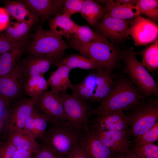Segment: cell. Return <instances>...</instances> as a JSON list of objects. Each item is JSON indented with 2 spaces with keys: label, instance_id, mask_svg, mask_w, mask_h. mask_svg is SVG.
Instances as JSON below:
<instances>
[{
  "label": "cell",
  "instance_id": "obj_1",
  "mask_svg": "<svg viewBox=\"0 0 158 158\" xmlns=\"http://www.w3.org/2000/svg\"><path fill=\"white\" fill-rule=\"evenodd\" d=\"M147 98L127 76H122L114 82L109 94L98 107L91 111L90 115L97 116L118 110L129 112L143 103Z\"/></svg>",
  "mask_w": 158,
  "mask_h": 158
},
{
  "label": "cell",
  "instance_id": "obj_2",
  "mask_svg": "<svg viewBox=\"0 0 158 158\" xmlns=\"http://www.w3.org/2000/svg\"><path fill=\"white\" fill-rule=\"evenodd\" d=\"M82 131L68 121L52 124L40 139L41 144L54 152L61 158H66L81 141Z\"/></svg>",
  "mask_w": 158,
  "mask_h": 158
},
{
  "label": "cell",
  "instance_id": "obj_3",
  "mask_svg": "<svg viewBox=\"0 0 158 158\" xmlns=\"http://www.w3.org/2000/svg\"><path fill=\"white\" fill-rule=\"evenodd\" d=\"M70 46L80 54L111 71L120 60L121 51L105 37L98 39L86 45L69 40Z\"/></svg>",
  "mask_w": 158,
  "mask_h": 158
},
{
  "label": "cell",
  "instance_id": "obj_4",
  "mask_svg": "<svg viewBox=\"0 0 158 158\" xmlns=\"http://www.w3.org/2000/svg\"><path fill=\"white\" fill-rule=\"evenodd\" d=\"M136 54L131 49L121 51L120 59L125 65L124 73L146 97H158L157 81L138 60Z\"/></svg>",
  "mask_w": 158,
  "mask_h": 158
},
{
  "label": "cell",
  "instance_id": "obj_5",
  "mask_svg": "<svg viewBox=\"0 0 158 158\" xmlns=\"http://www.w3.org/2000/svg\"><path fill=\"white\" fill-rule=\"evenodd\" d=\"M158 97H148L142 104L126 115L130 136L135 139L158 122Z\"/></svg>",
  "mask_w": 158,
  "mask_h": 158
},
{
  "label": "cell",
  "instance_id": "obj_6",
  "mask_svg": "<svg viewBox=\"0 0 158 158\" xmlns=\"http://www.w3.org/2000/svg\"><path fill=\"white\" fill-rule=\"evenodd\" d=\"M70 47L61 36L40 26L36 30L27 50L29 55L51 56L58 62L63 58L66 50Z\"/></svg>",
  "mask_w": 158,
  "mask_h": 158
},
{
  "label": "cell",
  "instance_id": "obj_7",
  "mask_svg": "<svg viewBox=\"0 0 158 158\" xmlns=\"http://www.w3.org/2000/svg\"><path fill=\"white\" fill-rule=\"evenodd\" d=\"M58 62L54 57L48 56L29 55L16 65L13 70L18 75L23 84L29 78L44 76L52 65Z\"/></svg>",
  "mask_w": 158,
  "mask_h": 158
},
{
  "label": "cell",
  "instance_id": "obj_8",
  "mask_svg": "<svg viewBox=\"0 0 158 158\" xmlns=\"http://www.w3.org/2000/svg\"><path fill=\"white\" fill-rule=\"evenodd\" d=\"M34 108L52 124L67 121L61 92L46 90L37 99Z\"/></svg>",
  "mask_w": 158,
  "mask_h": 158
},
{
  "label": "cell",
  "instance_id": "obj_9",
  "mask_svg": "<svg viewBox=\"0 0 158 158\" xmlns=\"http://www.w3.org/2000/svg\"><path fill=\"white\" fill-rule=\"evenodd\" d=\"M60 92L67 121L81 130L89 126L91 111L86 103L66 91Z\"/></svg>",
  "mask_w": 158,
  "mask_h": 158
},
{
  "label": "cell",
  "instance_id": "obj_10",
  "mask_svg": "<svg viewBox=\"0 0 158 158\" xmlns=\"http://www.w3.org/2000/svg\"><path fill=\"white\" fill-rule=\"evenodd\" d=\"M136 47L145 46L158 39V26L149 19L138 15L133 19L127 32Z\"/></svg>",
  "mask_w": 158,
  "mask_h": 158
},
{
  "label": "cell",
  "instance_id": "obj_11",
  "mask_svg": "<svg viewBox=\"0 0 158 158\" xmlns=\"http://www.w3.org/2000/svg\"><path fill=\"white\" fill-rule=\"evenodd\" d=\"M133 18L121 20L106 14L95 26L97 32L114 44L130 39L127 32Z\"/></svg>",
  "mask_w": 158,
  "mask_h": 158
},
{
  "label": "cell",
  "instance_id": "obj_12",
  "mask_svg": "<svg viewBox=\"0 0 158 158\" xmlns=\"http://www.w3.org/2000/svg\"><path fill=\"white\" fill-rule=\"evenodd\" d=\"M37 98H24L11 107L8 112L6 126L8 134L23 130L34 110Z\"/></svg>",
  "mask_w": 158,
  "mask_h": 158
},
{
  "label": "cell",
  "instance_id": "obj_13",
  "mask_svg": "<svg viewBox=\"0 0 158 158\" xmlns=\"http://www.w3.org/2000/svg\"><path fill=\"white\" fill-rule=\"evenodd\" d=\"M89 126L95 131H121L130 136L126 114L121 110L112 111L97 115L90 121Z\"/></svg>",
  "mask_w": 158,
  "mask_h": 158
},
{
  "label": "cell",
  "instance_id": "obj_14",
  "mask_svg": "<svg viewBox=\"0 0 158 158\" xmlns=\"http://www.w3.org/2000/svg\"><path fill=\"white\" fill-rule=\"evenodd\" d=\"M82 131L81 143L87 158H119L121 156L113 154L89 126Z\"/></svg>",
  "mask_w": 158,
  "mask_h": 158
},
{
  "label": "cell",
  "instance_id": "obj_15",
  "mask_svg": "<svg viewBox=\"0 0 158 158\" xmlns=\"http://www.w3.org/2000/svg\"><path fill=\"white\" fill-rule=\"evenodd\" d=\"M92 130L115 155L119 156L127 154L133 147V141L129 139V136L125 132L118 131L97 132Z\"/></svg>",
  "mask_w": 158,
  "mask_h": 158
},
{
  "label": "cell",
  "instance_id": "obj_16",
  "mask_svg": "<svg viewBox=\"0 0 158 158\" xmlns=\"http://www.w3.org/2000/svg\"><path fill=\"white\" fill-rule=\"evenodd\" d=\"M104 2L107 14L111 17L124 20L133 19L140 15L136 6L137 0H100Z\"/></svg>",
  "mask_w": 158,
  "mask_h": 158
},
{
  "label": "cell",
  "instance_id": "obj_17",
  "mask_svg": "<svg viewBox=\"0 0 158 158\" xmlns=\"http://www.w3.org/2000/svg\"><path fill=\"white\" fill-rule=\"evenodd\" d=\"M43 22L50 20L56 14L61 13L65 0H23Z\"/></svg>",
  "mask_w": 158,
  "mask_h": 158
},
{
  "label": "cell",
  "instance_id": "obj_18",
  "mask_svg": "<svg viewBox=\"0 0 158 158\" xmlns=\"http://www.w3.org/2000/svg\"><path fill=\"white\" fill-rule=\"evenodd\" d=\"M5 8L12 18L26 23L32 26L40 20L23 0L6 1Z\"/></svg>",
  "mask_w": 158,
  "mask_h": 158
},
{
  "label": "cell",
  "instance_id": "obj_19",
  "mask_svg": "<svg viewBox=\"0 0 158 158\" xmlns=\"http://www.w3.org/2000/svg\"><path fill=\"white\" fill-rule=\"evenodd\" d=\"M23 84L13 70L0 78V96L13 102L23 92Z\"/></svg>",
  "mask_w": 158,
  "mask_h": 158
},
{
  "label": "cell",
  "instance_id": "obj_20",
  "mask_svg": "<svg viewBox=\"0 0 158 158\" xmlns=\"http://www.w3.org/2000/svg\"><path fill=\"white\" fill-rule=\"evenodd\" d=\"M96 72V87L93 95L89 101L99 103L109 94L113 86L111 72L105 68L97 69Z\"/></svg>",
  "mask_w": 158,
  "mask_h": 158
},
{
  "label": "cell",
  "instance_id": "obj_21",
  "mask_svg": "<svg viewBox=\"0 0 158 158\" xmlns=\"http://www.w3.org/2000/svg\"><path fill=\"white\" fill-rule=\"evenodd\" d=\"M56 66V69L51 72L47 80L48 86L53 92L66 91L68 88L71 89L73 85L69 78L71 70L63 64H57Z\"/></svg>",
  "mask_w": 158,
  "mask_h": 158
},
{
  "label": "cell",
  "instance_id": "obj_22",
  "mask_svg": "<svg viewBox=\"0 0 158 158\" xmlns=\"http://www.w3.org/2000/svg\"><path fill=\"white\" fill-rule=\"evenodd\" d=\"M78 25L70 17L60 13L56 14L49 22L50 31L65 37L69 40L71 35L76 31Z\"/></svg>",
  "mask_w": 158,
  "mask_h": 158
},
{
  "label": "cell",
  "instance_id": "obj_23",
  "mask_svg": "<svg viewBox=\"0 0 158 158\" xmlns=\"http://www.w3.org/2000/svg\"><path fill=\"white\" fill-rule=\"evenodd\" d=\"M27 41L26 38L11 50L0 54V78L12 71L18 62Z\"/></svg>",
  "mask_w": 158,
  "mask_h": 158
},
{
  "label": "cell",
  "instance_id": "obj_24",
  "mask_svg": "<svg viewBox=\"0 0 158 158\" xmlns=\"http://www.w3.org/2000/svg\"><path fill=\"white\" fill-rule=\"evenodd\" d=\"M96 72H90L80 83L74 85L71 89L72 95L86 103L94 93L96 87Z\"/></svg>",
  "mask_w": 158,
  "mask_h": 158
},
{
  "label": "cell",
  "instance_id": "obj_25",
  "mask_svg": "<svg viewBox=\"0 0 158 158\" xmlns=\"http://www.w3.org/2000/svg\"><path fill=\"white\" fill-rule=\"evenodd\" d=\"M80 13L91 25L95 26L106 15L107 11L99 1L85 0Z\"/></svg>",
  "mask_w": 158,
  "mask_h": 158
},
{
  "label": "cell",
  "instance_id": "obj_26",
  "mask_svg": "<svg viewBox=\"0 0 158 158\" xmlns=\"http://www.w3.org/2000/svg\"><path fill=\"white\" fill-rule=\"evenodd\" d=\"M48 122L46 117L34 108L23 130L30 134L35 139H40L43 136L47 130Z\"/></svg>",
  "mask_w": 158,
  "mask_h": 158
},
{
  "label": "cell",
  "instance_id": "obj_27",
  "mask_svg": "<svg viewBox=\"0 0 158 158\" xmlns=\"http://www.w3.org/2000/svg\"><path fill=\"white\" fill-rule=\"evenodd\" d=\"M8 140L11 142L17 150H24L32 152L39 149L40 144L31 135L22 130L8 134Z\"/></svg>",
  "mask_w": 158,
  "mask_h": 158
},
{
  "label": "cell",
  "instance_id": "obj_28",
  "mask_svg": "<svg viewBox=\"0 0 158 158\" xmlns=\"http://www.w3.org/2000/svg\"><path fill=\"white\" fill-rule=\"evenodd\" d=\"M57 64L65 65L71 70L76 68L84 70H97L104 68L87 58L76 54H72L63 58Z\"/></svg>",
  "mask_w": 158,
  "mask_h": 158
},
{
  "label": "cell",
  "instance_id": "obj_29",
  "mask_svg": "<svg viewBox=\"0 0 158 158\" xmlns=\"http://www.w3.org/2000/svg\"><path fill=\"white\" fill-rule=\"evenodd\" d=\"M138 54L142 57V65L154 75L158 69V39Z\"/></svg>",
  "mask_w": 158,
  "mask_h": 158
},
{
  "label": "cell",
  "instance_id": "obj_30",
  "mask_svg": "<svg viewBox=\"0 0 158 158\" xmlns=\"http://www.w3.org/2000/svg\"><path fill=\"white\" fill-rule=\"evenodd\" d=\"M3 34L14 41H21L27 38L32 27L27 23L12 18Z\"/></svg>",
  "mask_w": 158,
  "mask_h": 158
},
{
  "label": "cell",
  "instance_id": "obj_31",
  "mask_svg": "<svg viewBox=\"0 0 158 158\" xmlns=\"http://www.w3.org/2000/svg\"><path fill=\"white\" fill-rule=\"evenodd\" d=\"M48 85L44 76L38 75L32 77L23 83V92L31 98H37L47 90Z\"/></svg>",
  "mask_w": 158,
  "mask_h": 158
},
{
  "label": "cell",
  "instance_id": "obj_32",
  "mask_svg": "<svg viewBox=\"0 0 158 158\" xmlns=\"http://www.w3.org/2000/svg\"><path fill=\"white\" fill-rule=\"evenodd\" d=\"M104 37L98 32L92 30L89 27L79 25L69 40L81 44L86 45L94 40Z\"/></svg>",
  "mask_w": 158,
  "mask_h": 158
},
{
  "label": "cell",
  "instance_id": "obj_33",
  "mask_svg": "<svg viewBox=\"0 0 158 158\" xmlns=\"http://www.w3.org/2000/svg\"><path fill=\"white\" fill-rule=\"evenodd\" d=\"M136 6L139 15L145 14L155 23L158 22L157 0H138Z\"/></svg>",
  "mask_w": 158,
  "mask_h": 158
},
{
  "label": "cell",
  "instance_id": "obj_34",
  "mask_svg": "<svg viewBox=\"0 0 158 158\" xmlns=\"http://www.w3.org/2000/svg\"><path fill=\"white\" fill-rule=\"evenodd\" d=\"M158 140V122L151 128L133 141V147L153 143Z\"/></svg>",
  "mask_w": 158,
  "mask_h": 158
},
{
  "label": "cell",
  "instance_id": "obj_35",
  "mask_svg": "<svg viewBox=\"0 0 158 158\" xmlns=\"http://www.w3.org/2000/svg\"><path fill=\"white\" fill-rule=\"evenodd\" d=\"M132 149L139 158H158V146L153 143L133 147Z\"/></svg>",
  "mask_w": 158,
  "mask_h": 158
},
{
  "label": "cell",
  "instance_id": "obj_36",
  "mask_svg": "<svg viewBox=\"0 0 158 158\" xmlns=\"http://www.w3.org/2000/svg\"><path fill=\"white\" fill-rule=\"evenodd\" d=\"M85 0H66L61 13L70 17L76 13H80Z\"/></svg>",
  "mask_w": 158,
  "mask_h": 158
},
{
  "label": "cell",
  "instance_id": "obj_37",
  "mask_svg": "<svg viewBox=\"0 0 158 158\" xmlns=\"http://www.w3.org/2000/svg\"><path fill=\"white\" fill-rule=\"evenodd\" d=\"M40 145L39 149L32 152L31 158H61L49 148Z\"/></svg>",
  "mask_w": 158,
  "mask_h": 158
},
{
  "label": "cell",
  "instance_id": "obj_38",
  "mask_svg": "<svg viewBox=\"0 0 158 158\" xmlns=\"http://www.w3.org/2000/svg\"><path fill=\"white\" fill-rule=\"evenodd\" d=\"M22 41H13L6 37L3 34L0 33V54L11 50Z\"/></svg>",
  "mask_w": 158,
  "mask_h": 158
},
{
  "label": "cell",
  "instance_id": "obj_39",
  "mask_svg": "<svg viewBox=\"0 0 158 158\" xmlns=\"http://www.w3.org/2000/svg\"><path fill=\"white\" fill-rule=\"evenodd\" d=\"M12 102L0 96V121L6 125L9 110Z\"/></svg>",
  "mask_w": 158,
  "mask_h": 158
},
{
  "label": "cell",
  "instance_id": "obj_40",
  "mask_svg": "<svg viewBox=\"0 0 158 158\" xmlns=\"http://www.w3.org/2000/svg\"><path fill=\"white\" fill-rule=\"evenodd\" d=\"M17 149L9 141L5 142L0 153V158H13Z\"/></svg>",
  "mask_w": 158,
  "mask_h": 158
},
{
  "label": "cell",
  "instance_id": "obj_41",
  "mask_svg": "<svg viewBox=\"0 0 158 158\" xmlns=\"http://www.w3.org/2000/svg\"><path fill=\"white\" fill-rule=\"evenodd\" d=\"M66 158H87L81 142L73 149Z\"/></svg>",
  "mask_w": 158,
  "mask_h": 158
},
{
  "label": "cell",
  "instance_id": "obj_42",
  "mask_svg": "<svg viewBox=\"0 0 158 158\" xmlns=\"http://www.w3.org/2000/svg\"><path fill=\"white\" fill-rule=\"evenodd\" d=\"M10 15L5 8L0 7V31L5 30L10 22Z\"/></svg>",
  "mask_w": 158,
  "mask_h": 158
},
{
  "label": "cell",
  "instance_id": "obj_43",
  "mask_svg": "<svg viewBox=\"0 0 158 158\" xmlns=\"http://www.w3.org/2000/svg\"><path fill=\"white\" fill-rule=\"evenodd\" d=\"M32 152L24 150H17L13 158H31Z\"/></svg>",
  "mask_w": 158,
  "mask_h": 158
},
{
  "label": "cell",
  "instance_id": "obj_44",
  "mask_svg": "<svg viewBox=\"0 0 158 158\" xmlns=\"http://www.w3.org/2000/svg\"><path fill=\"white\" fill-rule=\"evenodd\" d=\"M119 158H139L135 154L132 148L128 153L121 156Z\"/></svg>",
  "mask_w": 158,
  "mask_h": 158
},
{
  "label": "cell",
  "instance_id": "obj_45",
  "mask_svg": "<svg viewBox=\"0 0 158 158\" xmlns=\"http://www.w3.org/2000/svg\"><path fill=\"white\" fill-rule=\"evenodd\" d=\"M5 143L0 142V153Z\"/></svg>",
  "mask_w": 158,
  "mask_h": 158
},
{
  "label": "cell",
  "instance_id": "obj_46",
  "mask_svg": "<svg viewBox=\"0 0 158 158\" xmlns=\"http://www.w3.org/2000/svg\"><path fill=\"white\" fill-rule=\"evenodd\" d=\"M3 124L0 121V130H1V127H2V125Z\"/></svg>",
  "mask_w": 158,
  "mask_h": 158
}]
</instances>
